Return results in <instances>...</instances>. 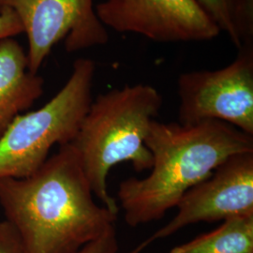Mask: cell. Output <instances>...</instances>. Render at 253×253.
Wrapping results in <instances>:
<instances>
[{
  "label": "cell",
  "instance_id": "cell-1",
  "mask_svg": "<svg viewBox=\"0 0 253 253\" xmlns=\"http://www.w3.org/2000/svg\"><path fill=\"white\" fill-rule=\"evenodd\" d=\"M0 207L27 253H75L118 218L95 202L70 144L59 146L31 175L0 179Z\"/></svg>",
  "mask_w": 253,
  "mask_h": 253
},
{
  "label": "cell",
  "instance_id": "cell-2",
  "mask_svg": "<svg viewBox=\"0 0 253 253\" xmlns=\"http://www.w3.org/2000/svg\"><path fill=\"white\" fill-rule=\"evenodd\" d=\"M145 145L152 154L151 172L122 181L118 189V207L130 227L163 218L229 157L253 151V136L217 120L194 125L155 120Z\"/></svg>",
  "mask_w": 253,
  "mask_h": 253
},
{
  "label": "cell",
  "instance_id": "cell-3",
  "mask_svg": "<svg viewBox=\"0 0 253 253\" xmlns=\"http://www.w3.org/2000/svg\"><path fill=\"white\" fill-rule=\"evenodd\" d=\"M163 103L162 94L145 84H126L100 94L92 100L70 144L94 196L117 215L119 207L109 193V172L121 163H131L138 172L151 169L153 159L145 139Z\"/></svg>",
  "mask_w": 253,
  "mask_h": 253
},
{
  "label": "cell",
  "instance_id": "cell-4",
  "mask_svg": "<svg viewBox=\"0 0 253 253\" xmlns=\"http://www.w3.org/2000/svg\"><path fill=\"white\" fill-rule=\"evenodd\" d=\"M95 73L92 59L78 58L55 96L10 123L0 136V179L31 175L45 163L54 145L73 142L93 100Z\"/></svg>",
  "mask_w": 253,
  "mask_h": 253
},
{
  "label": "cell",
  "instance_id": "cell-5",
  "mask_svg": "<svg viewBox=\"0 0 253 253\" xmlns=\"http://www.w3.org/2000/svg\"><path fill=\"white\" fill-rule=\"evenodd\" d=\"M177 86L182 125L217 120L253 136V42L222 69L182 73Z\"/></svg>",
  "mask_w": 253,
  "mask_h": 253
},
{
  "label": "cell",
  "instance_id": "cell-6",
  "mask_svg": "<svg viewBox=\"0 0 253 253\" xmlns=\"http://www.w3.org/2000/svg\"><path fill=\"white\" fill-rule=\"evenodd\" d=\"M18 16L28 42V71L39 73L60 41L68 53L108 42L107 28L96 13L93 0H0Z\"/></svg>",
  "mask_w": 253,
  "mask_h": 253
},
{
  "label": "cell",
  "instance_id": "cell-7",
  "mask_svg": "<svg viewBox=\"0 0 253 253\" xmlns=\"http://www.w3.org/2000/svg\"><path fill=\"white\" fill-rule=\"evenodd\" d=\"M95 9L106 28L158 42H206L221 33L198 0H105Z\"/></svg>",
  "mask_w": 253,
  "mask_h": 253
},
{
  "label": "cell",
  "instance_id": "cell-8",
  "mask_svg": "<svg viewBox=\"0 0 253 253\" xmlns=\"http://www.w3.org/2000/svg\"><path fill=\"white\" fill-rule=\"evenodd\" d=\"M175 208L176 215L146 239L148 244L194 223L253 215V151L229 157L188 190Z\"/></svg>",
  "mask_w": 253,
  "mask_h": 253
},
{
  "label": "cell",
  "instance_id": "cell-9",
  "mask_svg": "<svg viewBox=\"0 0 253 253\" xmlns=\"http://www.w3.org/2000/svg\"><path fill=\"white\" fill-rule=\"evenodd\" d=\"M44 80L28 71L27 54L13 38L0 40V136L44 91Z\"/></svg>",
  "mask_w": 253,
  "mask_h": 253
},
{
  "label": "cell",
  "instance_id": "cell-10",
  "mask_svg": "<svg viewBox=\"0 0 253 253\" xmlns=\"http://www.w3.org/2000/svg\"><path fill=\"white\" fill-rule=\"evenodd\" d=\"M170 253H253V215L230 217Z\"/></svg>",
  "mask_w": 253,
  "mask_h": 253
},
{
  "label": "cell",
  "instance_id": "cell-11",
  "mask_svg": "<svg viewBox=\"0 0 253 253\" xmlns=\"http://www.w3.org/2000/svg\"><path fill=\"white\" fill-rule=\"evenodd\" d=\"M198 1L238 50L253 42V0Z\"/></svg>",
  "mask_w": 253,
  "mask_h": 253
},
{
  "label": "cell",
  "instance_id": "cell-12",
  "mask_svg": "<svg viewBox=\"0 0 253 253\" xmlns=\"http://www.w3.org/2000/svg\"><path fill=\"white\" fill-rule=\"evenodd\" d=\"M118 251V235L114 225L100 238L85 245L75 253H117Z\"/></svg>",
  "mask_w": 253,
  "mask_h": 253
},
{
  "label": "cell",
  "instance_id": "cell-13",
  "mask_svg": "<svg viewBox=\"0 0 253 253\" xmlns=\"http://www.w3.org/2000/svg\"><path fill=\"white\" fill-rule=\"evenodd\" d=\"M0 253H27L16 231L6 220L0 221Z\"/></svg>",
  "mask_w": 253,
  "mask_h": 253
},
{
  "label": "cell",
  "instance_id": "cell-14",
  "mask_svg": "<svg viewBox=\"0 0 253 253\" xmlns=\"http://www.w3.org/2000/svg\"><path fill=\"white\" fill-rule=\"evenodd\" d=\"M23 26L17 14L9 8L0 9V40L23 33Z\"/></svg>",
  "mask_w": 253,
  "mask_h": 253
},
{
  "label": "cell",
  "instance_id": "cell-15",
  "mask_svg": "<svg viewBox=\"0 0 253 253\" xmlns=\"http://www.w3.org/2000/svg\"><path fill=\"white\" fill-rule=\"evenodd\" d=\"M148 243H147V241L145 240L144 241L142 244L139 245L137 248H135L133 251H131L129 253H140L143 250H145V248L148 246Z\"/></svg>",
  "mask_w": 253,
  "mask_h": 253
}]
</instances>
